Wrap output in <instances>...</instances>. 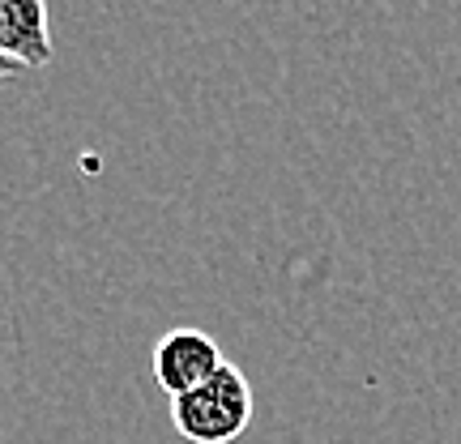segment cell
Here are the masks:
<instances>
[{
	"label": "cell",
	"mask_w": 461,
	"mask_h": 444,
	"mask_svg": "<svg viewBox=\"0 0 461 444\" xmlns=\"http://www.w3.org/2000/svg\"><path fill=\"white\" fill-rule=\"evenodd\" d=\"M252 385L235 363H222L214 376L171 397V428L188 444H235L252 423Z\"/></svg>",
	"instance_id": "1"
},
{
	"label": "cell",
	"mask_w": 461,
	"mask_h": 444,
	"mask_svg": "<svg viewBox=\"0 0 461 444\" xmlns=\"http://www.w3.org/2000/svg\"><path fill=\"white\" fill-rule=\"evenodd\" d=\"M222 350L205 330H167L154 342V380L167 397L197 389L222 367Z\"/></svg>",
	"instance_id": "2"
},
{
	"label": "cell",
	"mask_w": 461,
	"mask_h": 444,
	"mask_svg": "<svg viewBox=\"0 0 461 444\" xmlns=\"http://www.w3.org/2000/svg\"><path fill=\"white\" fill-rule=\"evenodd\" d=\"M0 56L22 68H48L51 48L48 0H0Z\"/></svg>",
	"instance_id": "3"
},
{
	"label": "cell",
	"mask_w": 461,
	"mask_h": 444,
	"mask_svg": "<svg viewBox=\"0 0 461 444\" xmlns=\"http://www.w3.org/2000/svg\"><path fill=\"white\" fill-rule=\"evenodd\" d=\"M17 73H26V68L14 65L9 56H0V82H9V77H17Z\"/></svg>",
	"instance_id": "4"
}]
</instances>
